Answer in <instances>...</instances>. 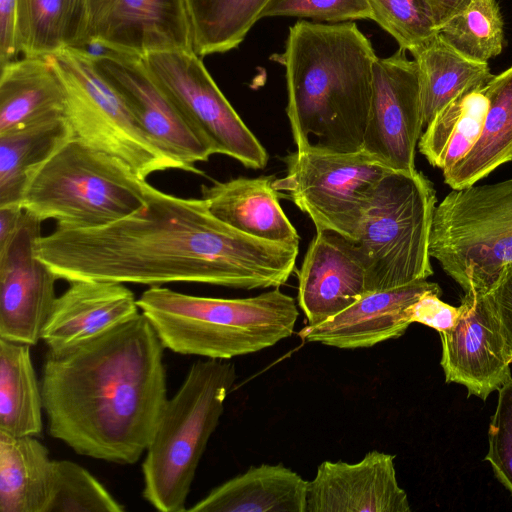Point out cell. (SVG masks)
I'll use <instances>...</instances> for the list:
<instances>
[{
	"label": "cell",
	"instance_id": "6da1fadb",
	"mask_svg": "<svg viewBox=\"0 0 512 512\" xmlns=\"http://www.w3.org/2000/svg\"><path fill=\"white\" fill-rule=\"evenodd\" d=\"M298 247L244 234L216 218L202 198L174 196L148 183L145 204L136 212L97 228L57 226L36 239L34 250L68 282H188L251 290L285 284Z\"/></svg>",
	"mask_w": 512,
	"mask_h": 512
},
{
	"label": "cell",
	"instance_id": "7a4b0ae2",
	"mask_svg": "<svg viewBox=\"0 0 512 512\" xmlns=\"http://www.w3.org/2000/svg\"><path fill=\"white\" fill-rule=\"evenodd\" d=\"M164 349L141 312L71 351L47 352L40 382L50 435L87 457L136 463L168 400Z\"/></svg>",
	"mask_w": 512,
	"mask_h": 512
},
{
	"label": "cell",
	"instance_id": "3957f363",
	"mask_svg": "<svg viewBox=\"0 0 512 512\" xmlns=\"http://www.w3.org/2000/svg\"><path fill=\"white\" fill-rule=\"evenodd\" d=\"M272 58L286 70V112L297 150H362L377 55L357 25L298 21L284 52Z\"/></svg>",
	"mask_w": 512,
	"mask_h": 512
},
{
	"label": "cell",
	"instance_id": "277c9868",
	"mask_svg": "<svg viewBox=\"0 0 512 512\" xmlns=\"http://www.w3.org/2000/svg\"><path fill=\"white\" fill-rule=\"evenodd\" d=\"M137 302L165 348L219 360L276 345L292 335L299 315L295 299L278 288L226 299L150 286Z\"/></svg>",
	"mask_w": 512,
	"mask_h": 512
},
{
	"label": "cell",
	"instance_id": "5b68a950",
	"mask_svg": "<svg viewBox=\"0 0 512 512\" xmlns=\"http://www.w3.org/2000/svg\"><path fill=\"white\" fill-rule=\"evenodd\" d=\"M236 377L231 362L197 361L166 401L142 464L143 497L155 509L186 510L196 470Z\"/></svg>",
	"mask_w": 512,
	"mask_h": 512
},
{
	"label": "cell",
	"instance_id": "8992f818",
	"mask_svg": "<svg viewBox=\"0 0 512 512\" xmlns=\"http://www.w3.org/2000/svg\"><path fill=\"white\" fill-rule=\"evenodd\" d=\"M147 185L119 159L73 137L33 174L20 206L58 227L97 228L143 207Z\"/></svg>",
	"mask_w": 512,
	"mask_h": 512
},
{
	"label": "cell",
	"instance_id": "52a82bcc",
	"mask_svg": "<svg viewBox=\"0 0 512 512\" xmlns=\"http://www.w3.org/2000/svg\"><path fill=\"white\" fill-rule=\"evenodd\" d=\"M435 208V189L422 172L392 170L384 176L354 241L366 270L367 292L433 274L429 243Z\"/></svg>",
	"mask_w": 512,
	"mask_h": 512
},
{
	"label": "cell",
	"instance_id": "ba28073f",
	"mask_svg": "<svg viewBox=\"0 0 512 512\" xmlns=\"http://www.w3.org/2000/svg\"><path fill=\"white\" fill-rule=\"evenodd\" d=\"M429 251L464 292L490 293L512 262V177L452 189L435 208Z\"/></svg>",
	"mask_w": 512,
	"mask_h": 512
},
{
	"label": "cell",
	"instance_id": "9c48e42d",
	"mask_svg": "<svg viewBox=\"0 0 512 512\" xmlns=\"http://www.w3.org/2000/svg\"><path fill=\"white\" fill-rule=\"evenodd\" d=\"M47 57L63 83L65 116L75 138L119 159L144 180L159 171H185L149 137L93 57L72 47Z\"/></svg>",
	"mask_w": 512,
	"mask_h": 512
},
{
	"label": "cell",
	"instance_id": "30bf717a",
	"mask_svg": "<svg viewBox=\"0 0 512 512\" xmlns=\"http://www.w3.org/2000/svg\"><path fill=\"white\" fill-rule=\"evenodd\" d=\"M287 173L272 186L308 214L316 231L355 241L380 181L391 169L363 149L351 153L304 150L285 158Z\"/></svg>",
	"mask_w": 512,
	"mask_h": 512
},
{
	"label": "cell",
	"instance_id": "8fae6325",
	"mask_svg": "<svg viewBox=\"0 0 512 512\" xmlns=\"http://www.w3.org/2000/svg\"><path fill=\"white\" fill-rule=\"evenodd\" d=\"M197 138L213 154L262 169L268 154L221 92L193 50H170L141 57Z\"/></svg>",
	"mask_w": 512,
	"mask_h": 512
},
{
	"label": "cell",
	"instance_id": "7c38bea8",
	"mask_svg": "<svg viewBox=\"0 0 512 512\" xmlns=\"http://www.w3.org/2000/svg\"><path fill=\"white\" fill-rule=\"evenodd\" d=\"M424 127L419 71L399 48L374 64L373 91L362 149L394 171H414Z\"/></svg>",
	"mask_w": 512,
	"mask_h": 512
},
{
	"label": "cell",
	"instance_id": "4fadbf2b",
	"mask_svg": "<svg viewBox=\"0 0 512 512\" xmlns=\"http://www.w3.org/2000/svg\"><path fill=\"white\" fill-rule=\"evenodd\" d=\"M41 223L25 211L17 232L0 246V338L30 346L42 339L59 279L35 255Z\"/></svg>",
	"mask_w": 512,
	"mask_h": 512
},
{
	"label": "cell",
	"instance_id": "5bb4252c",
	"mask_svg": "<svg viewBox=\"0 0 512 512\" xmlns=\"http://www.w3.org/2000/svg\"><path fill=\"white\" fill-rule=\"evenodd\" d=\"M440 335L446 382L485 400L512 379V355L489 293L465 292L454 325Z\"/></svg>",
	"mask_w": 512,
	"mask_h": 512
},
{
	"label": "cell",
	"instance_id": "9a60e30c",
	"mask_svg": "<svg viewBox=\"0 0 512 512\" xmlns=\"http://www.w3.org/2000/svg\"><path fill=\"white\" fill-rule=\"evenodd\" d=\"M91 42L137 57L193 50L186 1L87 0L85 45Z\"/></svg>",
	"mask_w": 512,
	"mask_h": 512
},
{
	"label": "cell",
	"instance_id": "2e32d148",
	"mask_svg": "<svg viewBox=\"0 0 512 512\" xmlns=\"http://www.w3.org/2000/svg\"><path fill=\"white\" fill-rule=\"evenodd\" d=\"M93 59L149 137L181 163L186 172L202 175L196 163L207 161L211 153L154 80L141 57L111 51Z\"/></svg>",
	"mask_w": 512,
	"mask_h": 512
},
{
	"label": "cell",
	"instance_id": "e0dca14e",
	"mask_svg": "<svg viewBox=\"0 0 512 512\" xmlns=\"http://www.w3.org/2000/svg\"><path fill=\"white\" fill-rule=\"evenodd\" d=\"M395 456L373 450L359 462L324 461L308 482L306 512H409Z\"/></svg>",
	"mask_w": 512,
	"mask_h": 512
},
{
	"label": "cell",
	"instance_id": "ac0fdd59",
	"mask_svg": "<svg viewBox=\"0 0 512 512\" xmlns=\"http://www.w3.org/2000/svg\"><path fill=\"white\" fill-rule=\"evenodd\" d=\"M366 293V270L354 241L316 231L298 274V305L308 324L328 320Z\"/></svg>",
	"mask_w": 512,
	"mask_h": 512
},
{
	"label": "cell",
	"instance_id": "d6986e66",
	"mask_svg": "<svg viewBox=\"0 0 512 512\" xmlns=\"http://www.w3.org/2000/svg\"><path fill=\"white\" fill-rule=\"evenodd\" d=\"M57 297L44 326L48 352L59 355L92 341L141 313L124 284L75 280Z\"/></svg>",
	"mask_w": 512,
	"mask_h": 512
},
{
	"label": "cell",
	"instance_id": "ffe728a7",
	"mask_svg": "<svg viewBox=\"0 0 512 512\" xmlns=\"http://www.w3.org/2000/svg\"><path fill=\"white\" fill-rule=\"evenodd\" d=\"M441 293L437 283L427 279L364 294L351 306L316 324L307 325L300 337L341 349L368 348L402 336L412 324L409 308L424 293Z\"/></svg>",
	"mask_w": 512,
	"mask_h": 512
},
{
	"label": "cell",
	"instance_id": "44dd1931",
	"mask_svg": "<svg viewBox=\"0 0 512 512\" xmlns=\"http://www.w3.org/2000/svg\"><path fill=\"white\" fill-rule=\"evenodd\" d=\"M272 177H238L202 185V199L210 212L249 236L299 246L300 237L280 206Z\"/></svg>",
	"mask_w": 512,
	"mask_h": 512
},
{
	"label": "cell",
	"instance_id": "7402d4cb",
	"mask_svg": "<svg viewBox=\"0 0 512 512\" xmlns=\"http://www.w3.org/2000/svg\"><path fill=\"white\" fill-rule=\"evenodd\" d=\"M308 482L282 464L251 466L212 489L191 512H306Z\"/></svg>",
	"mask_w": 512,
	"mask_h": 512
},
{
	"label": "cell",
	"instance_id": "603a6c76",
	"mask_svg": "<svg viewBox=\"0 0 512 512\" xmlns=\"http://www.w3.org/2000/svg\"><path fill=\"white\" fill-rule=\"evenodd\" d=\"M0 68V133L65 115V89L49 57L24 56Z\"/></svg>",
	"mask_w": 512,
	"mask_h": 512
},
{
	"label": "cell",
	"instance_id": "cb8c5ba5",
	"mask_svg": "<svg viewBox=\"0 0 512 512\" xmlns=\"http://www.w3.org/2000/svg\"><path fill=\"white\" fill-rule=\"evenodd\" d=\"M53 460L35 436L0 432V512H47Z\"/></svg>",
	"mask_w": 512,
	"mask_h": 512
},
{
	"label": "cell",
	"instance_id": "d4e9b609",
	"mask_svg": "<svg viewBox=\"0 0 512 512\" xmlns=\"http://www.w3.org/2000/svg\"><path fill=\"white\" fill-rule=\"evenodd\" d=\"M73 137L65 115L0 133V207L20 205L33 174Z\"/></svg>",
	"mask_w": 512,
	"mask_h": 512
},
{
	"label": "cell",
	"instance_id": "484cf974",
	"mask_svg": "<svg viewBox=\"0 0 512 512\" xmlns=\"http://www.w3.org/2000/svg\"><path fill=\"white\" fill-rule=\"evenodd\" d=\"M482 88L489 101L484 129L469 154L443 172L452 189L474 185L512 160V66L492 75Z\"/></svg>",
	"mask_w": 512,
	"mask_h": 512
},
{
	"label": "cell",
	"instance_id": "4316f807",
	"mask_svg": "<svg viewBox=\"0 0 512 512\" xmlns=\"http://www.w3.org/2000/svg\"><path fill=\"white\" fill-rule=\"evenodd\" d=\"M419 71L423 122L463 93L483 86L491 77L488 63L469 59L439 34L411 53Z\"/></svg>",
	"mask_w": 512,
	"mask_h": 512
},
{
	"label": "cell",
	"instance_id": "83f0119b",
	"mask_svg": "<svg viewBox=\"0 0 512 512\" xmlns=\"http://www.w3.org/2000/svg\"><path fill=\"white\" fill-rule=\"evenodd\" d=\"M31 346L0 338V432L39 436L44 410Z\"/></svg>",
	"mask_w": 512,
	"mask_h": 512
},
{
	"label": "cell",
	"instance_id": "f1b7e54d",
	"mask_svg": "<svg viewBox=\"0 0 512 512\" xmlns=\"http://www.w3.org/2000/svg\"><path fill=\"white\" fill-rule=\"evenodd\" d=\"M489 101L482 86L469 90L440 110L421 135L419 151L428 162L449 170L477 144L484 129Z\"/></svg>",
	"mask_w": 512,
	"mask_h": 512
},
{
	"label": "cell",
	"instance_id": "f546056e",
	"mask_svg": "<svg viewBox=\"0 0 512 512\" xmlns=\"http://www.w3.org/2000/svg\"><path fill=\"white\" fill-rule=\"evenodd\" d=\"M193 51L199 56L237 48L272 0H185Z\"/></svg>",
	"mask_w": 512,
	"mask_h": 512
},
{
	"label": "cell",
	"instance_id": "4dcf8cb0",
	"mask_svg": "<svg viewBox=\"0 0 512 512\" xmlns=\"http://www.w3.org/2000/svg\"><path fill=\"white\" fill-rule=\"evenodd\" d=\"M438 34L465 57L488 63L503 49L504 22L497 1L472 0Z\"/></svg>",
	"mask_w": 512,
	"mask_h": 512
},
{
	"label": "cell",
	"instance_id": "1f68e13d",
	"mask_svg": "<svg viewBox=\"0 0 512 512\" xmlns=\"http://www.w3.org/2000/svg\"><path fill=\"white\" fill-rule=\"evenodd\" d=\"M124 507L85 468L53 460V493L47 512H122Z\"/></svg>",
	"mask_w": 512,
	"mask_h": 512
},
{
	"label": "cell",
	"instance_id": "d6a6232c",
	"mask_svg": "<svg viewBox=\"0 0 512 512\" xmlns=\"http://www.w3.org/2000/svg\"><path fill=\"white\" fill-rule=\"evenodd\" d=\"M17 42L25 57H47L65 47L63 0H16Z\"/></svg>",
	"mask_w": 512,
	"mask_h": 512
},
{
	"label": "cell",
	"instance_id": "836d02e7",
	"mask_svg": "<svg viewBox=\"0 0 512 512\" xmlns=\"http://www.w3.org/2000/svg\"><path fill=\"white\" fill-rule=\"evenodd\" d=\"M372 20L389 33L402 50L413 53L436 34L438 26L427 0H368Z\"/></svg>",
	"mask_w": 512,
	"mask_h": 512
},
{
	"label": "cell",
	"instance_id": "e575fe53",
	"mask_svg": "<svg viewBox=\"0 0 512 512\" xmlns=\"http://www.w3.org/2000/svg\"><path fill=\"white\" fill-rule=\"evenodd\" d=\"M300 17L342 23L372 20L368 0H272L262 13L264 17Z\"/></svg>",
	"mask_w": 512,
	"mask_h": 512
},
{
	"label": "cell",
	"instance_id": "d590c367",
	"mask_svg": "<svg viewBox=\"0 0 512 512\" xmlns=\"http://www.w3.org/2000/svg\"><path fill=\"white\" fill-rule=\"evenodd\" d=\"M485 457L498 480L512 494V379L499 389L496 412L488 431Z\"/></svg>",
	"mask_w": 512,
	"mask_h": 512
},
{
	"label": "cell",
	"instance_id": "8d00e7d4",
	"mask_svg": "<svg viewBox=\"0 0 512 512\" xmlns=\"http://www.w3.org/2000/svg\"><path fill=\"white\" fill-rule=\"evenodd\" d=\"M440 295L441 293L435 291L426 292L410 306L411 322L424 324L439 333L450 329L459 315V307L443 302Z\"/></svg>",
	"mask_w": 512,
	"mask_h": 512
},
{
	"label": "cell",
	"instance_id": "74e56055",
	"mask_svg": "<svg viewBox=\"0 0 512 512\" xmlns=\"http://www.w3.org/2000/svg\"><path fill=\"white\" fill-rule=\"evenodd\" d=\"M512 355V262L506 264L489 293Z\"/></svg>",
	"mask_w": 512,
	"mask_h": 512
},
{
	"label": "cell",
	"instance_id": "f35d334b",
	"mask_svg": "<svg viewBox=\"0 0 512 512\" xmlns=\"http://www.w3.org/2000/svg\"><path fill=\"white\" fill-rule=\"evenodd\" d=\"M16 0H0V67L17 59Z\"/></svg>",
	"mask_w": 512,
	"mask_h": 512
},
{
	"label": "cell",
	"instance_id": "ab89813d",
	"mask_svg": "<svg viewBox=\"0 0 512 512\" xmlns=\"http://www.w3.org/2000/svg\"><path fill=\"white\" fill-rule=\"evenodd\" d=\"M65 47L82 48L86 42L87 0H63Z\"/></svg>",
	"mask_w": 512,
	"mask_h": 512
},
{
	"label": "cell",
	"instance_id": "60d3db41",
	"mask_svg": "<svg viewBox=\"0 0 512 512\" xmlns=\"http://www.w3.org/2000/svg\"><path fill=\"white\" fill-rule=\"evenodd\" d=\"M25 210L20 205L0 207V246L5 245L19 229Z\"/></svg>",
	"mask_w": 512,
	"mask_h": 512
},
{
	"label": "cell",
	"instance_id": "b9f144b4",
	"mask_svg": "<svg viewBox=\"0 0 512 512\" xmlns=\"http://www.w3.org/2000/svg\"><path fill=\"white\" fill-rule=\"evenodd\" d=\"M471 1L472 0H427L434 13L438 28L464 10Z\"/></svg>",
	"mask_w": 512,
	"mask_h": 512
}]
</instances>
